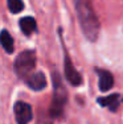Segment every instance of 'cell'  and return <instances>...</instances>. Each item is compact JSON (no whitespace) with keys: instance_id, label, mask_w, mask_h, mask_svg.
Listing matches in <instances>:
<instances>
[{"instance_id":"30bf717a","label":"cell","mask_w":123,"mask_h":124,"mask_svg":"<svg viewBox=\"0 0 123 124\" xmlns=\"http://www.w3.org/2000/svg\"><path fill=\"white\" fill-rule=\"evenodd\" d=\"M0 44H1L3 49H4L8 54H12L13 53V50H15L13 38L7 29H3V31L0 32Z\"/></svg>"},{"instance_id":"ba28073f","label":"cell","mask_w":123,"mask_h":124,"mask_svg":"<svg viewBox=\"0 0 123 124\" xmlns=\"http://www.w3.org/2000/svg\"><path fill=\"white\" fill-rule=\"evenodd\" d=\"M119 99H121V95H119V94H111L109 96H101V98H98L97 102H98L102 107H107L110 111L115 112L119 107Z\"/></svg>"},{"instance_id":"7a4b0ae2","label":"cell","mask_w":123,"mask_h":124,"mask_svg":"<svg viewBox=\"0 0 123 124\" xmlns=\"http://www.w3.org/2000/svg\"><path fill=\"white\" fill-rule=\"evenodd\" d=\"M53 78V99H52V104H50V116L52 117H60L64 114V108H65L66 100H68V93H66L65 87L62 85L61 77L58 75V73L56 71L52 75Z\"/></svg>"},{"instance_id":"8fae6325","label":"cell","mask_w":123,"mask_h":124,"mask_svg":"<svg viewBox=\"0 0 123 124\" xmlns=\"http://www.w3.org/2000/svg\"><path fill=\"white\" fill-rule=\"evenodd\" d=\"M8 8L12 13H19L24 9V3L23 0H7Z\"/></svg>"},{"instance_id":"9c48e42d","label":"cell","mask_w":123,"mask_h":124,"mask_svg":"<svg viewBox=\"0 0 123 124\" xmlns=\"http://www.w3.org/2000/svg\"><path fill=\"white\" fill-rule=\"evenodd\" d=\"M19 25H20L21 32L25 34V36H31V34H33L34 32H36V29H37L36 20H34L33 17H31V16H27V17L20 19Z\"/></svg>"},{"instance_id":"6da1fadb","label":"cell","mask_w":123,"mask_h":124,"mask_svg":"<svg viewBox=\"0 0 123 124\" xmlns=\"http://www.w3.org/2000/svg\"><path fill=\"white\" fill-rule=\"evenodd\" d=\"M74 5L85 37L89 41H95L99 36L101 24L93 7V0H74Z\"/></svg>"},{"instance_id":"52a82bcc","label":"cell","mask_w":123,"mask_h":124,"mask_svg":"<svg viewBox=\"0 0 123 124\" xmlns=\"http://www.w3.org/2000/svg\"><path fill=\"white\" fill-rule=\"evenodd\" d=\"M95 73L99 78V90L102 93H106L114 86V77L110 71L103 69H95Z\"/></svg>"},{"instance_id":"3957f363","label":"cell","mask_w":123,"mask_h":124,"mask_svg":"<svg viewBox=\"0 0 123 124\" xmlns=\"http://www.w3.org/2000/svg\"><path fill=\"white\" fill-rule=\"evenodd\" d=\"M36 52L34 50H24L16 57L13 63L15 73L19 78L27 79L29 75L32 74V71L36 67Z\"/></svg>"},{"instance_id":"277c9868","label":"cell","mask_w":123,"mask_h":124,"mask_svg":"<svg viewBox=\"0 0 123 124\" xmlns=\"http://www.w3.org/2000/svg\"><path fill=\"white\" fill-rule=\"evenodd\" d=\"M13 112L17 124H28L33 117V111H32L31 104H28L27 102H23V100L15 103Z\"/></svg>"},{"instance_id":"8992f818","label":"cell","mask_w":123,"mask_h":124,"mask_svg":"<svg viewBox=\"0 0 123 124\" xmlns=\"http://www.w3.org/2000/svg\"><path fill=\"white\" fill-rule=\"evenodd\" d=\"M27 85L32 90L34 91H41L46 87V77L42 71H36V73H32L31 75L28 77L27 79Z\"/></svg>"},{"instance_id":"5b68a950","label":"cell","mask_w":123,"mask_h":124,"mask_svg":"<svg viewBox=\"0 0 123 124\" xmlns=\"http://www.w3.org/2000/svg\"><path fill=\"white\" fill-rule=\"evenodd\" d=\"M64 70H65V77L68 79V82L72 86H81L82 85V77L77 71V69L74 67L72 60H70L69 53L65 50L64 53Z\"/></svg>"}]
</instances>
